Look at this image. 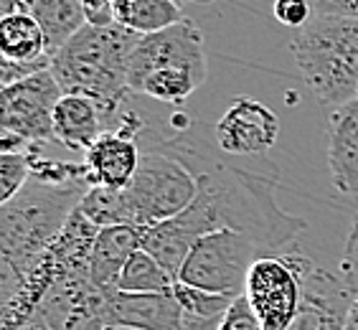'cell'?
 I'll return each mask as SVG.
<instances>
[{"label":"cell","mask_w":358,"mask_h":330,"mask_svg":"<svg viewBox=\"0 0 358 330\" xmlns=\"http://www.w3.org/2000/svg\"><path fill=\"white\" fill-rule=\"evenodd\" d=\"M313 13L358 21V0H313Z\"/></svg>","instance_id":"f546056e"},{"label":"cell","mask_w":358,"mask_h":330,"mask_svg":"<svg viewBox=\"0 0 358 330\" xmlns=\"http://www.w3.org/2000/svg\"><path fill=\"white\" fill-rule=\"evenodd\" d=\"M280 117L264 102L236 96L214 127V143L229 158H262L277 145Z\"/></svg>","instance_id":"7c38bea8"},{"label":"cell","mask_w":358,"mask_h":330,"mask_svg":"<svg viewBox=\"0 0 358 330\" xmlns=\"http://www.w3.org/2000/svg\"><path fill=\"white\" fill-rule=\"evenodd\" d=\"M18 3H23V6H26L28 10H31V6H34V0H18Z\"/></svg>","instance_id":"836d02e7"},{"label":"cell","mask_w":358,"mask_h":330,"mask_svg":"<svg viewBox=\"0 0 358 330\" xmlns=\"http://www.w3.org/2000/svg\"><path fill=\"white\" fill-rule=\"evenodd\" d=\"M328 173L338 193L358 196V96L331 110Z\"/></svg>","instance_id":"5bb4252c"},{"label":"cell","mask_w":358,"mask_h":330,"mask_svg":"<svg viewBox=\"0 0 358 330\" xmlns=\"http://www.w3.org/2000/svg\"><path fill=\"white\" fill-rule=\"evenodd\" d=\"M145 122L138 112L124 107L110 130H104L96 143L84 152L82 163L87 165V183L90 188L102 186L112 191L130 188L140 165V138Z\"/></svg>","instance_id":"8fae6325"},{"label":"cell","mask_w":358,"mask_h":330,"mask_svg":"<svg viewBox=\"0 0 358 330\" xmlns=\"http://www.w3.org/2000/svg\"><path fill=\"white\" fill-rule=\"evenodd\" d=\"M193 130L196 122L186 130H176L158 145L193 173L199 183L196 199L176 219L155 227H140V249L155 257L173 277H178L180 264L196 239L219 229H234L252 236L264 254H277L292 244L308 224L277 203L275 171L259 173L239 168L227 152L216 148V143L211 145Z\"/></svg>","instance_id":"6da1fadb"},{"label":"cell","mask_w":358,"mask_h":330,"mask_svg":"<svg viewBox=\"0 0 358 330\" xmlns=\"http://www.w3.org/2000/svg\"><path fill=\"white\" fill-rule=\"evenodd\" d=\"M18 10H28L23 3H18V0H0V23L6 21L8 15L18 13Z\"/></svg>","instance_id":"d6a6232c"},{"label":"cell","mask_w":358,"mask_h":330,"mask_svg":"<svg viewBox=\"0 0 358 330\" xmlns=\"http://www.w3.org/2000/svg\"><path fill=\"white\" fill-rule=\"evenodd\" d=\"M82 10H84L87 26L104 28V26H115V23H117L112 0H82Z\"/></svg>","instance_id":"f1b7e54d"},{"label":"cell","mask_w":358,"mask_h":330,"mask_svg":"<svg viewBox=\"0 0 358 330\" xmlns=\"http://www.w3.org/2000/svg\"><path fill=\"white\" fill-rule=\"evenodd\" d=\"M199 183L193 173L178 158H173L158 143L140 155L138 173L130 188H124V201L135 227H155L183 213L196 199Z\"/></svg>","instance_id":"52a82bcc"},{"label":"cell","mask_w":358,"mask_h":330,"mask_svg":"<svg viewBox=\"0 0 358 330\" xmlns=\"http://www.w3.org/2000/svg\"><path fill=\"white\" fill-rule=\"evenodd\" d=\"M112 6H115V18H117L120 26H127L135 0H112Z\"/></svg>","instance_id":"4dcf8cb0"},{"label":"cell","mask_w":358,"mask_h":330,"mask_svg":"<svg viewBox=\"0 0 358 330\" xmlns=\"http://www.w3.org/2000/svg\"><path fill=\"white\" fill-rule=\"evenodd\" d=\"M341 280L353 292H358V213L353 216V227L348 231L343 257H341Z\"/></svg>","instance_id":"4316f807"},{"label":"cell","mask_w":358,"mask_h":330,"mask_svg":"<svg viewBox=\"0 0 358 330\" xmlns=\"http://www.w3.org/2000/svg\"><path fill=\"white\" fill-rule=\"evenodd\" d=\"M272 13L280 26L300 31L313 18V0H275Z\"/></svg>","instance_id":"d4e9b609"},{"label":"cell","mask_w":358,"mask_h":330,"mask_svg":"<svg viewBox=\"0 0 358 330\" xmlns=\"http://www.w3.org/2000/svg\"><path fill=\"white\" fill-rule=\"evenodd\" d=\"M259 257L264 252L252 236L234 229H219L196 239L176 280L236 300L244 295L247 272Z\"/></svg>","instance_id":"ba28073f"},{"label":"cell","mask_w":358,"mask_h":330,"mask_svg":"<svg viewBox=\"0 0 358 330\" xmlns=\"http://www.w3.org/2000/svg\"><path fill=\"white\" fill-rule=\"evenodd\" d=\"M90 186H48L36 178L0 206V282H15L41 259Z\"/></svg>","instance_id":"277c9868"},{"label":"cell","mask_w":358,"mask_h":330,"mask_svg":"<svg viewBox=\"0 0 358 330\" xmlns=\"http://www.w3.org/2000/svg\"><path fill=\"white\" fill-rule=\"evenodd\" d=\"M315 267L305 254H264L249 267L244 297L264 330H287L303 310L305 277Z\"/></svg>","instance_id":"9c48e42d"},{"label":"cell","mask_w":358,"mask_h":330,"mask_svg":"<svg viewBox=\"0 0 358 330\" xmlns=\"http://www.w3.org/2000/svg\"><path fill=\"white\" fill-rule=\"evenodd\" d=\"M43 69H48V66H43V64H15L0 54V92L18 84L21 79H26V76L38 74V71H43Z\"/></svg>","instance_id":"83f0119b"},{"label":"cell","mask_w":358,"mask_h":330,"mask_svg":"<svg viewBox=\"0 0 358 330\" xmlns=\"http://www.w3.org/2000/svg\"><path fill=\"white\" fill-rule=\"evenodd\" d=\"M208 62L203 34L193 21L140 36L130 59V92L180 107L206 82Z\"/></svg>","instance_id":"5b68a950"},{"label":"cell","mask_w":358,"mask_h":330,"mask_svg":"<svg viewBox=\"0 0 358 330\" xmlns=\"http://www.w3.org/2000/svg\"><path fill=\"white\" fill-rule=\"evenodd\" d=\"M79 211L94 224L96 229L117 227V224H132L130 211H127V201L124 191H112V188L94 186L84 193Z\"/></svg>","instance_id":"44dd1931"},{"label":"cell","mask_w":358,"mask_h":330,"mask_svg":"<svg viewBox=\"0 0 358 330\" xmlns=\"http://www.w3.org/2000/svg\"><path fill=\"white\" fill-rule=\"evenodd\" d=\"M140 249V227L117 224L96 231L94 247L90 254V277L96 287L115 295L124 264Z\"/></svg>","instance_id":"9a60e30c"},{"label":"cell","mask_w":358,"mask_h":330,"mask_svg":"<svg viewBox=\"0 0 358 330\" xmlns=\"http://www.w3.org/2000/svg\"><path fill=\"white\" fill-rule=\"evenodd\" d=\"M289 51L308 89L325 107H341L358 96V21L317 15L295 31Z\"/></svg>","instance_id":"8992f818"},{"label":"cell","mask_w":358,"mask_h":330,"mask_svg":"<svg viewBox=\"0 0 358 330\" xmlns=\"http://www.w3.org/2000/svg\"><path fill=\"white\" fill-rule=\"evenodd\" d=\"M216 330H264V325L259 323V317L255 315V310L249 308L247 297L241 295L229 305V310L224 313V317H221V323Z\"/></svg>","instance_id":"484cf974"},{"label":"cell","mask_w":358,"mask_h":330,"mask_svg":"<svg viewBox=\"0 0 358 330\" xmlns=\"http://www.w3.org/2000/svg\"><path fill=\"white\" fill-rule=\"evenodd\" d=\"M31 15L38 21L46 36L48 56H54L71 36L87 26L82 0H34Z\"/></svg>","instance_id":"ac0fdd59"},{"label":"cell","mask_w":358,"mask_h":330,"mask_svg":"<svg viewBox=\"0 0 358 330\" xmlns=\"http://www.w3.org/2000/svg\"><path fill=\"white\" fill-rule=\"evenodd\" d=\"M0 54L15 64H51L46 36L31 10H18L0 23Z\"/></svg>","instance_id":"e0dca14e"},{"label":"cell","mask_w":358,"mask_h":330,"mask_svg":"<svg viewBox=\"0 0 358 330\" xmlns=\"http://www.w3.org/2000/svg\"><path fill=\"white\" fill-rule=\"evenodd\" d=\"M46 145L43 148H36V150L28 152V168H31V178L48 183V186H71V183H87V165L74 163V160H59V158H48Z\"/></svg>","instance_id":"603a6c76"},{"label":"cell","mask_w":358,"mask_h":330,"mask_svg":"<svg viewBox=\"0 0 358 330\" xmlns=\"http://www.w3.org/2000/svg\"><path fill=\"white\" fill-rule=\"evenodd\" d=\"M28 178H31L28 152H6V155H0V206H6L8 201L15 199V193L26 186Z\"/></svg>","instance_id":"cb8c5ba5"},{"label":"cell","mask_w":358,"mask_h":330,"mask_svg":"<svg viewBox=\"0 0 358 330\" xmlns=\"http://www.w3.org/2000/svg\"><path fill=\"white\" fill-rule=\"evenodd\" d=\"M140 34L127 26H84L48 64L64 94L87 96L102 110L110 130L130 99V59Z\"/></svg>","instance_id":"3957f363"},{"label":"cell","mask_w":358,"mask_h":330,"mask_svg":"<svg viewBox=\"0 0 358 330\" xmlns=\"http://www.w3.org/2000/svg\"><path fill=\"white\" fill-rule=\"evenodd\" d=\"M94 234L66 224L43 257L15 282H0V330H99L94 287L74 267H90Z\"/></svg>","instance_id":"7a4b0ae2"},{"label":"cell","mask_w":358,"mask_h":330,"mask_svg":"<svg viewBox=\"0 0 358 330\" xmlns=\"http://www.w3.org/2000/svg\"><path fill=\"white\" fill-rule=\"evenodd\" d=\"M180 21H186V13L176 0H135L127 28L140 36H150Z\"/></svg>","instance_id":"7402d4cb"},{"label":"cell","mask_w":358,"mask_h":330,"mask_svg":"<svg viewBox=\"0 0 358 330\" xmlns=\"http://www.w3.org/2000/svg\"><path fill=\"white\" fill-rule=\"evenodd\" d=\"M104 130L107 120L92 99L79 94H62V99L56 102L54 138L62 148L84 155Z\"/></svg>","instance_id":"2e32d148"},{"label":"cell","mask_w":358,"mask_h":330,"mask_svg":"<svg viewBox=\"0 0 358 330\" xmlns=\"http://www.w3.org/2000/svg\"><path fill=\"white\" fill-rule=\"evenodd\" d=\"M176 282V277L160 264L155 257H150L145 249H138L135 254L127 259L122 275H120L117 292H168Z\"/></svg>","instance_id":"d6986e66"},{"label":"cell","mask_w":358,"mask_h":330,"mask_svg":"<svg viewBox=\"0 0 358 330\" xmlns=\"http://www.w3.org/2000/svg\"><path fill=\"white\" fill-rule=\"evenodd\" d=\"M343 330H358V292L353 295L351 305H348V313H345Z\"/></svg>","instance_id":"1f68e13d"},{"label":"cell","mask_w":358,"mask_h":330,"mask_svg":"<svg viewBox=\"0 0 358 330\" xmlns=\"http://www.w3.org/2000/svg\"><path fill=\"white\" fill-rule=\"evenodd\" d=\"M173 295H176V300L183 308L188 320L199 325H219L224 313L229 310V305L234 303L231 297L214 295V292H206V289L191 287V285L180 282V280L173 282Z\"/></svg>","instance_id":"ffe728a7"},{"label":"cell","mask_w":358,"mask_h":330,"mask_svg":"<svg viewBox=\"0 0 358 330\" xmlns=\"http://www.w3.org/2000/svg\"><path fill=\"white\" fill-rule=\"evenodd\" d=\"M353 295L356 292L341 280V275L313 267L305 277L303 310L287 330H343Z\"/></svg>","instance_id":"4fadbf2b"},{"label":"cell","mask_w":358,"mask_h":330,"mask_svg":"<svg viewBox=\"0 0 358 330\" xmlns=\"http://www.w3.org/2000/svg\"><path fill=\"white\" fill-rule=\"evenodd\" d=\"M62 87L48 69L26 76L0 92V132L26 140L31 148L56 143L54 107L62 99Z\"/></svg>","instance_id":"30bf717a"}]
</instances>
